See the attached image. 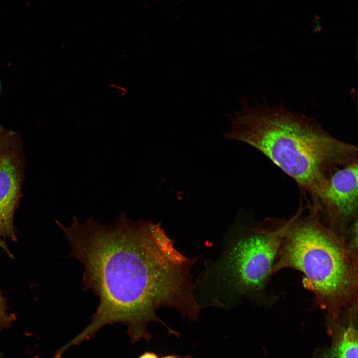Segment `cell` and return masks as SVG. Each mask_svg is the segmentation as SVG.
Returning a JSON list of instances; mask_svg holds the SVG:
<instances>
[{
  "mask_svg": "<svg viewBox=\"0 0 358 358\" xmlns=\"http://www.w3.org/2000/svg\"><path fill=\"white\" fill-rule=\"evenodd\" d=\"M280 219L257 222L239 214L222 239L214 260L206 262L194 281V296L200 308L229 309L248 300L269 307L275 302L268 284L282 237Z\"/></svg>",
  "mask_w": 358,
  "mask_h": 358,
  "instance_id": "cell-4",
  "label": "cell"
},
{
  "mask_svg": "<svg viewBox=\"0 0 358 358\" xmlns=\"http://www.w3.org/2000/svg\"><path fill=\"white\" fill-rule=\"evenodd\" d=\"M1 90H2V84H1V81L0 80V94L1 92Z\"/></svg>",
  "mask_w": 358,
  "mask_h": 358,
  "instance_id": "cell-11",
  "label": "cell"
},
{
  "mask_svg": "<svg viewBox=\"0 0 358 358\" xmlns=\"http://www.w3.org/2000/svg\"><path fill=\"white\" fill-rule=\"evenodd\" d=\"M239 103L227 115L230 128L224 137L262 153L308 195L312 206H320L337 170L358 162L357 147L335 137L314 118L266 99L251 103L241 97Z\"/></svg>",
  "mask_w": 358,
  "mask_h": 358,
  "instance_id": "cell-2",
  "label": "cell"
},
{
  "mask_svg": "<svg viewBox=\"0 0 358 358\" xmlns=\"http://www.w3.org/2000/svg\"><path fill=\"white\" fill-rule=\"evenodd\" d=\"M16 133L0 126V236L15 239L13 219L19 195L20 162L13 148Z\"/></svg>",
  "mask_w": 358,
  "mask_h": 358,
  "instance_id": "cell-6",
  "label": "cell"
},
{
  "mask_svg": "<svg viewBox=\"0 0 358 358\" xmlns=\"http://www.w3.org/2000/svg\"><path fill=\"white\" fill-rule=\"evenodd\" d=\"M336 318L326 317L328 330L332 335V346L318 358H358V304L343 311Z\"/></svg>",
  "mask_w": 358,
  "mask_h": 358,
  "instance_id": "cell-7",
  "label": "cell"
},
{
  "mask_svg": "<svg viewBox=\"0 0 358 358\" xmlns=\"http://www.w3.org/2000/svg\"><path fill=\"white\" fill-rule=\"evenodd\" d=\"M139 358H159L157 355V354L154 353L146 352L144 353L143 354H142V355H141Z\"/></svg>",
  "mask_w": 358,
  "mask_h": 358,
  "instance_id": "cell-10",
  "label": "cell"
},
{
  "mask_svg": "<svg viewBox=\"0 0 358 358\" xmlns=\"http://www.w3.org/2000/svg\"><path fill=\"white\" fill-rule=\"evenodd\" d=\"M161 358H193L191 356L187 355H176L174 354H168V355H162V357Z\"/></svg>",
  "mask_w": 358,
  "mask_h": 358,
  "instance_id": "cell-9",
  "label": "cell"
},
{
  "mask_svg": "<svg viewBox=\"0 0 358 358\" xmlns=\"http://www.w3.org/2000/svg\"><path fill=\"white\" fill-rule=\"evenodd\" d=\"M2 242H1L0 239V245H2Z\"/></svg>",
  "mask_w": 358,
  "mask_h": 358,
  "instance_id": "cell-12",
  "label": "cell"
},
{
  "mask_svg": "<svg viewBox=\"0 0 358 358\" xmlns=\"http://www.w3.org/2000/svg\"><path fill=\"white\" fill-rule=\"evenodd\" d=\"M13 318L6 313L3 299L0 294V329L8 327Z\"/></svg>",
  "mask_w": 358,
  "mask_h": 358,
  "instance_id": "cell-8",
  "label": "cell"
},
{
  "mask_svg": "<svg viewBox=\"0 0 358 358\" xmlns=\"http://www.w3.org/2000/svg\"><path fill=\"white\" fill-rule=\"evenodd\" d=\"M358 169L357 162L337 170L319 199L322 222L341 235L358 219Z\"/></svg>",
  "mask_w": 358,
  "mask_h": 358,
  "instance_id": "cell-5",
  "label": "cell"
},
{
  "mask_svg": "<svg viewBox=\"0 0 358 358\" xmlns=\"http://www.w3.org/2000/svg\"><path fill=\"white\" fill-rule=\"evenodd\" d=\"M0 358H1V357H0Z\"/></svg>",
  "mask_w": 358,
  "mask_h": 358,
  "instance_id": "cell-13",
  "label": "cell"
},
{
  "mask_svg": "<svg viewBox=\"0 0 358 358\" xmlns=\"http://www.w3.org/2000/svg\"><path fill=\"white\" fill-rule=\"evenodd\" d=\"M57 222L69 241L72 257L84 268V290L99 299L88 326L68 345H78L102 327L125 324L132 343L149 342L152 322L163 325L168 333L179 334L157 315L161 308L177 310L197 321L201 309L195 298L191 269L200 257H188L175 246L160 223L133 221L121 212L106 225L92 216L83 224L76 217L68 227Z\"/></svg>",
  "mask_w": 358,
  "mask_h": 358,
  "instance_id": "cell-1",
  "label": "cell"
},
{
  "mask_svg": "<svg viewBox=\"0 0 358 358\" xmlns=\"http://www.w3.org/2000/svg\"><path fill=\"white\" fill-rule=\"evenodd\" d=\"M306 207L307 215L301 202L292 216L280 218L282 237L271 274L284 268L300 272L314 306L336 318L358 304V253L348 247L345 234L322 222L319 210Z\"/></svg>",
  "mask_w": 358,
  "mask_h": 358,
  "instance_id": "cell-3",
  "label": "cell"
}]
</instances>
